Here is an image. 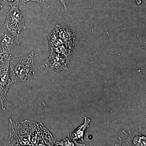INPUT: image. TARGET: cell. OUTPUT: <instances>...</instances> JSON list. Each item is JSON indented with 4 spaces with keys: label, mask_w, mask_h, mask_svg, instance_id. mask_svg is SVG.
Here are the masks:
<instances>
[{
    "label": "cell",
    "mask_w": 146,
    "mask_h": 146,
    "mask_svg": "<svg viewBox=\"0 0 146 146\" xmlns=\"http://www.w3.org/2000/svg\"><path fill=\"white\" fill-rule=\"evenodd\" d=\"M8 5L12 7H18L21 5H25L23 0H1Z\"/></svg>",
    "instance_id": "11"
},
{
    "label": "cell",
    "mask_w": 146,
    "mask_h": 146,
    "mask_svg": "<svg viewBox=\"0 0 146 146\" xmlns=\"http://www.w3.org/2000/svg\"><path fill=\"white\" fill-rule=\"evenodd\" d=\"M23 1L25 3L28 2L33 1L39 3L43 4L45 2V0H23Z\"/></svg>",
    "instance_id": "12"
},
{
    "label": "cell",
    "mask_w": 146,
    "mask_h": 146,
    "mask_svg": "<svg viewBox=\"0 0 146 146\" xmlns=\"http://www.w3.org/2000/svg\"><path fill=\"white\" fill-rule=\"evenodd\" d=\"M60 1V3H61L62 5H63V7L65 9V11H67V5H66V2H65V0H59Z\"/></svg>",
    "instance_id": "13"
},
{
    "label": "cell",
    "mask_w": 146,
    "mask_h": 146,
    "mask_svg": "<svg viewBox=\"0 0 146 146\" xmlns=\"http://www.w3.org/2000/svg\"><path fill=\"white\" fill-rule=\"evenodd\" d=\"M84 120L83 124L80 126L76 129L69 134L68 137L75 141L80 140L84 142V136L91 121V120L87 117H84Z\"/></svg>",
    "instance_id": "9"
},
{
    "label": "cell",
    "mask_w": 146,
    "mask_h": 146,
    "mask_svg": "<svg viewBox=\"0 0 146 146\" xmlns=\"http://www.w3.org/2000/svg\"><path fill=\"white\" fill-rule=\"evenodd\" d=\"M1 0H0V10H1V9L3 7V5H2L1 3Z\"/></svg>",
    "instance_id": "14"
},
{
    "label": "cell",
    "mask_w": 146,
    "mask_h": 146,
    "mask_svg": "<svg viewBox=\"0 0 146 146\" xmlns=\"http://www.w3.org/2000/svg\"><path fill=\"white\" fill-rule=\"evenodd\" d=\"M34 53L18 58H13L9 66V76L13 84L18 82H30L35 75Z\"/></svg>",
    "instance_id": "1"
},
{
    "label": "cell",
    "mask_w": 146,
    "mask_h": 146,
    "mask_svg": "<svg viewBox=\"0 0 146 146\" xmlns=\"http://www.w3.org/2000/svg\"><path fill=\"white\" fill-rule=\"evenodd\" d=\"M25 14L19 10L18 7H12L7 13L5 25L11 31L19 33L21 31L26 29Z\"/></svg>",
    "instance_id": "6"
},
{
    "label": "cell",
    "mask_w": 146,
    "mask_h": 146,
    "mask_svg": "<svg viewBox=\"0 0 146 146\" xmlns=\"http://www.w3.org/2000/svg\"><path fill=\"white\" fill-rule=\"evenodd\" d=\"M20 43L19 33L11 31L4 25L0 30V54L2 58L12 59Z\"/></svg>",
    "instance_id": "3"
},
{
    "label": "cell",
    "mask_w": 146,
    "mask_h": 146,
    "mask_svg": "<svg viewBox=\"0 0 146 146\" xmlns=\"http://www.w3.org/2000/svg\"><path fill=\"white\" fill-rule=\"evenodd\" d=\"M55 146H84L83 144L78 143L77 141L73 140L70 137L63 139L62 141L56 142Z\"/></svg>",
    "instance_id": "10"
},
{
    "label": "cell",
    "mask_w": 146,
    "mask_h": 146,
    "mask_svg": "<svg viewBox=\"0 0 146 146\" xmlns=\"http://www.w3.org/2000/svg\"><path fill=\"white\" fill-rule=\"evenodd\" d=\"M56 140L41 123H35L31 138V145H54Z\"/></svg>",
    "instance_id": "7"
},
{
    "label": "cell",
    "mask_w": 146,
    "mask_h": 146,
    "mask_svg": "<svg viewBox=\"0 0 146 146\" xmlns=\"http://www.w3.org/2000/svg\"><path fill=\"white\" fill-rule=\"evenodd\" d=\"M35 124V123L28 120L18 122L9 119L7 145H31V138Z\"/></svg>",
    "instance_id": "2"
},
{
    "label": "cell",
    "mask_w": 146,
    "mask_h": 146,
    "mask_svg": "<svg viewBox=\"0 0 146 146\" xmlns=\"http://www.w3.org/2000/svg\"><path fill=\"white\" fill-rule=\"evenodd\" d=\"M54 30L63 40L65 46L73 50L76 37L75 29L61 24L56 25Z\"/></svg>",
    "instance_id": "8"
},
{
    "label": "cell",
    "mask_w": 146,
    "mask_h": 146,
    "mask_svg": "<svg viewBox=\"0 0 146 146\" xmlns=\"http://www.w3.org/2000/svg\"><path fill=\"white\" fill-rule=\"evenodd\" d=\"M69 62L64 55L50 51L48 58L42 63L41 67L50 73H57L61 71L70 70L68 66Z\"/></svg>",
    "instance_id": "5"
},
{
    "label": "cell",
    "mask_w": 146,
    "mask_h": 146,
    "mask_svg": "<svg viewBox=\"0 0 146 146\" xmlns=\"http://www.w3.org/2000/svg\"><path fill=\"white\" fill-rule=\"evenodd\" d=\"M11 60L2 58L0 59V101L3 110H5V101L9 89L13 84L11 82L9 73V63Z\"/></svg>",
    "instance_id": "4"
},
{
    "label": "cell",
    "mask_w": 146,
    "mask_h": 146,
    "mask_svg": "<svg viewBox=\"0 0 146 146\" xmlns=\"http://www.w3.org/2000/svg\"><path fill=\"white\" fill-rule=\"evenodd\" d=\"M1 58H2V56H1V54H0V59H1Z\"/></svg>",
    "instance_id": "15"
}]
</instances>
